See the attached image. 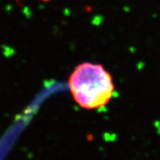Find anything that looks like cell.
Returning a JSON list of instances; mask_svg holds the SVG:
<instances>
[{"label": "cell", "instance_id": "cell-1", "mask_svg": "<svg viewBox=\"0 0 160 160\" xmlns=\"http://www.w3.org/2000/svg\"><path fill=\"white\" fill-rule=\"evenodd\" d=\"M74 100L82 108L97 109L105 106L113 97L112 76L99 64L84 62L77 66L68 79Z\"/></svg>", "mask_w": 160, "mask_h": 160}, {"label": "cell", "instance_id": "cell-2", "mask_svg": "<svg viewBox=\"0 0 160 160\" xmlns=\"http://www.w3.org/2000/svg\"><path fill=\"white\" fill-rule=\"evenodd\" d=\"M41 1H43V2H47V1H49V0H41Z\"/></svg>", "mask_w": 160, "mask_h": 160}]
</instances>
